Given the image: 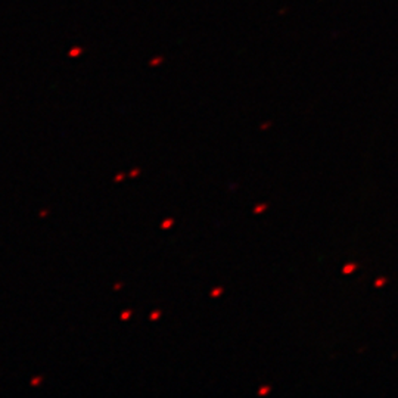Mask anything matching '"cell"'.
Masks as SVG:
<instances>
[{"mask_svg": "<svg viewBox=\"0 0 398 398\" xmlns=\"http://www.w3.org/2000/svg\"><path fill=\"white\" fill-rule=\"evenodd\" d=\"M353 269H354V266H347L345 269H343V272H347V273H350V272H353Z\"/></svg>", "mask_w": 398, "mask_h": 398, "instance_id": "cell-1", "label": "cell"}]
</instances>
